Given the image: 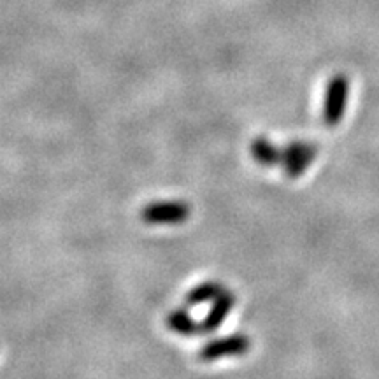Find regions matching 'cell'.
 Segmentation results:
<instances>
[{"label":"cell","instance_id":"cell-1","mask_svg":"<svg viewBox=\"0 0 379 379\" xmlns=\"http://www.w3.org/2000/svg\"><path fill=\"white\" fill-rule=\"evenodd\" d=\"M141 218L149 225H178L190 218V205L178 200L152 202L141 211Z\"/></svg>","mask_w":379,"mask_h":379},{"label":"cell","instance_id":"cell-2","mask_svg":"<svg viewBox=\"0 0 379 379\" xmlns=\"http://www.w3.org/2000/svg\"><path fill=\"white\" fill-rule=\"evenodd\" d=\"M251 348V341L244 334H232V336L215 339L202 346L198 351V358L202 362H213V360L227 358V356L246 355Z\"/></svg>","mask_w":379,"mask_h":379},{"label":"cell","instance_id":"cell-3","mask_svg":"<svg viewBox=\"0 0 379 379\" xmlns=\"http://www.w3.org/2000/svg\"><path fill=\"white\" fill-rule=\"evenodd\" d=\"M318 148L311 142L292 141L281 148V165L285 167L286 176L290 178H299L307 171L309 165L315 162Z\"/></svg>","mask_w":379,"mask_h":379},{"label":"cell","instance_id":"cell-4","mask_svg":"<svg viewBox=\"0 0 379 379\" xmlns=\"http://www.w3.org/2000/svg\"><path fill=\"white\" fill-rule=\"evenodd\" d=\"M349 83L346 76H334L327 86L325 106H323V121L329 127H336L342 120L346 111V102H348Z\"/></svg>","mask_w":379,"mask_h":379},{"label":"cell","instance_id":"cell-5","mask_svg":"<svg viewBox=\"0 0 379 379\" xmlns=\"http://www.w3.org/2000/svg\"><path fill=\"white\" fill-rule=\"evenodd\" d=\"M235 304V295L232 292H225L218 297V299L213 300L211 309H209L208 316L200 322V332L202 334H211L215 330H218L222 327V323L225 322V318L230 315L232 307Z\"/></svg>","mask_w":379,"mask_h":379},{"label":"cell","instance_id":"cell-6","mask_svg":"<svg viewBox=\"0 0 379 379\" xmlns=\"http://www.w3.org/2000/svg\"><path fill=\"white\" fill-rule=\"evenodd\" d=\"M249 152H251V157L260 165H266V167L281 165V149L272 145L266 137H256L249 146Z\"/></svg>","mask_w":379,"mask_h":379},{"label":"cell","instance_id":"cell-7","mask_svg":"<svg viewBox=\"0 0 379 379\" xmlns=\"http://www.w3.org/2000/svg\"><path fill=\"white\" fill-rule=\"evenodd\" d=\"M167 327L172 332L179 334V336H197V334H202L200 323L195 322L190 316V312L185 311V309H174L167 316Z\"/></svg>","mask_w":379,"mask_h":379},{"label":"cell","instance_id":"cell-8","mask_svg":"<svg viewBox=\"0 0 379 379\" xmlns=\"http://www.w3.org/2000/svg\"><path fill=\"white\" fill-rule=\"evenodd\" d=\"M223 292H225V288L218 281H205L186 293V305L191 307V305L211 302V300L218 299Z\"/></svg>","mask_w":379,"mask_h":379}]
</instances>
